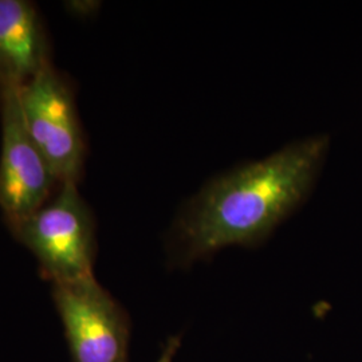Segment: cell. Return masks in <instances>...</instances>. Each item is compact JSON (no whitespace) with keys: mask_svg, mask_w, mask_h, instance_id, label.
Listing matches in <instances>:
<instances>
[{"mask_svg":"<svg viewBox=\"0 0 362 362\" xmlns=\"http://www.w3.org/2000/svg\"><path fill=\"white\" fill-rule=\"evenodd\" d=\"M49 64V40L37 7L26 0H0V83L22 86Z\"/></svg>","mask_w":362,"mask_h":362,"instance_id":"cell-6","label":"cell"},{"mask_svg":"<svg viewBox=\"0 0 362 362\" xmlns=\"http://www.w3.org/2000/svg\"><path fill=\"white\" fill-rule=\"evenodd\" d=\"M180 336L168 338V341L165 342L163 353H161V356H160V358L157 360V362H173V358H175L177 350L180 348Z\"/></svg>","mask_w":362,"mask_h":362,"instance_id":"cell-8","label":"cell"},{"mask_svg":"<svg viewBox=\"0 0 362 362\" xmlns=\"http://www.w3.org/2000/svg\"><path fill=\"white\" fill-rule=\"evenodd\" d=\"M66 13L76 19L91 18L100 8V1L93 0H67L64 1Z\"/></svg>","mask_w":362,"mask_h":362,"instance_id":"cell-7","label":"cell"},{"mask_svg":"<svg viewBox=\"0 0 362 362\" xmlns=\"http://www.w3.org/2000/svg\"><path fill=\"white\" fill-rule=\"evenodd\" d=\"M19 88L0 83V209L7 224L47 203L57 179L25 124Z\"/></svg>","mask_w":362,"mask_h":362,"instance_id":"cell-5","label":"cell"},{"mask_svg":"<svg viewBox=\"0 0 362 362\" xmlns=\"http://www.w3.org/2000/svg\"><path fill=\"white\" fill-rule=\"evenodd\" d=\"M327 149V136L308 137L208 182L173 224L172 263L185 267L226 247L264 242L309 196Z\"/></svg>","mask_w":362,"mask_h":362,"instance_id":"cell-1","label":"cell"},{"mask_svg":"<svg viewBox=\"0 0 362 362\" xmlns=\"http://www.w3.org/2000/svg\"><path fill=\"white\" fill-rule=\"evenodd\" d=\"M73 362H128L129 315L94 275L52 285Z\"/></svg>","mask_w":362,"mask_h":362,"instance_id":"cell-4","label":"cell"},{"mask_svg":"<svg viewBox=\"0 0 362 362\" xmlns=\"http://www.w3.org/2000/svg\"><path fill=\"white\" fill-rule=\"evenodd\" d=\"M77 184L62 182L52 200L8 224L15 239L38 259L40 272L52 285L94 275L95 224Z\"/></svg>","mask_w":362,"mask_h":362,"instance_id":"cell-2","label":"cell"},{"mask_svg":"<svg viewBox=\"0 0 362 362\" xmlns=\"http://www.w3.org/2000/svg\"><path fill=\"white\" fill-rule=\"evenodd\" d=\"M19 100L27 130L54 177L61 184L78 182L86 148L74 97L64 78L49 64L19 88Z\"/></svg>","mask_w":362,"mask_h":362,"instance_id":"cell-3","label":"cell"}]
</instances>
